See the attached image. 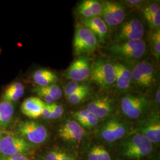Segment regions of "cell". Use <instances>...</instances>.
<instances>
[{
	"mask_svg": "<svg viewBox=\"0 0 160 160\" xmlns=\"http://www.w3.org/2000/svg\"><path fill=\"white\" fill-rule=\"evenodd\" d=\"M62 152L61 151H51L46 155L45 160H59Z\"/></svg>",
	"mask_w": 160,
	"mask_h": 160,
	"instance_id": "obj_33",
	"label": "cell"
},
{
	"mask_svg": "<svg viewBox=\"0 0 160 160\" xmlns=\"http://www.w3.org/2000/svg\"><path fill=\"white\" fill-rule=\"evenodd\" d=\"M159 10H160L159 2L147 3L146 5L143 6L142 8L143 17H145L146 20H147Z\"/></svg>",
	"mask_w": 160,
	"mask_h": 160,
	"instance_id": "obj_25",
	"label": "cell"
},
{
	"mask_svg": "<svg viewBox=\"0 0 160 160\" xmlns=\"http://www.w3.org/2000/svg\"><path fill=\"white\" fill-rule=\"evenodd\" d=\"M90 92V87L86 84L84 88L66 98L69 103L74 105L78 104L86 99L87 97L88 96Z\"/></svg>",
	"mask_w": 160,
	"mask_h": 160,
	"instance_id": "obj_22",
	"label": "cell"
},
{
	"mask_svg": "<svg viewBox=\"0 0 160 160\" xmlns=\"http://www.w3.org/2000/svg\"><path fill=\"white\" fill-rule=\"evenodd\" d=\"M125 2L126 4L132 7H141L143 4V1L141 0H128Z\"/></svg>",
	"mask_w": 160,
	"mask_h": 160,
	"instance_id": "obj_35",
	"label": "cell"
},
{
	"mask_svg": "<svg viewBox=\"0 0 160 160\" xmlns=\"http://www.w3.org/2000/svg\"><path fill=\"white\" fill-rule=\"evenodd\" d=\"M108 51L113 57L127 62H137L147 51L144 40H130L114 42L109 46Z\"/></svg>",
	"mask_w": 160,
	"mask_h": 160,
	"instance_id": "obj_1",
	"label": "cell"
},
{
	"mask_svg": "<svg viewBox=\"0 0 160 160\" xmlns=\"http://www.w3.org/2000/svg\"></svg>",
	"mask_w": 160,
	"mask_h": 160,
	"instance_id": "obj_40",
	"label": "cell"
},
{
	"mask_svg": "<svg viewBox=\"0 0 160 160\" xmlns=\"http://www.w3.org/2000/svg\"><path fill=\"white\" fill-rule=\"evenodd\" d=\"M14 113L12 103L6 100L0 102V128H6L12 122Z\"/></svg>",
	"mask_w": 160,
	"mask_h": 160,
	"instance_id": "obj_21",
	"label": "cell"
},
{
	"mask_svg": "<svg viewBox=\"0 0 160 160\" xmlns=\"http://www.w3.org/2000/svg\"><path fill=\"white\" fill-rule=\"evenodd\" d=\"M59 160H75L73 157H72L71 156H69L68 155L64 153V152H62L61 156L59 158Z\"/></svg>",
	"mask_w": 160,
	"mask_h": 160,
	"instance_id": "obj_37",
	"label": "cell"
},
{
	"mask_svg": "<svg viewBox=\"0 0 160 160\" xmlns=\"http://www.w3.org/2000/svg\"><path fill=\"white\" fill-rule=\"evenodd\" d=\"M149 106L148 97L143 94H127L120 100L122 113L131 119L140 118L147 112Z\"/></svg>",
	"mask_w": 160,
	"mask_h": 160,
	"instance_id": "obj_4",
	"label": "cell"
},
{
	"mask_svg": "<svg viewBox=\"0 0 160 160\" xmlns=\"http://www.w3.org/2000/svg\"><path fill=\"white\" fill-rule=\"evenodd\" d=\"M98 120L99 119L98 118L89 112L86 117L80 120L78 123L82 128L85 127L87 128H92L97 125L98 123Z\"/></svg>",
	"mask_w": 160,
	"mask_h": 160,
	"instance_id": "obj_28",
	"label": "cell"
},
{
	"mask_svg": "<svg viewBox=\"0 0 160 160\" xmlns=\"http://www.w3.org/2000/svg\"><path fill=\"white\" fill-rule=\"evenodd\" d=\"M45 104L39 97H29L22 103L21 111L23 114L29 118L36 119L42 116Z\"/></svg>",
	"mask_w": 160,
	"mask_h": 160,
	"instance_id": "obj_18",
	"label": "cell"
},
{
	"mask_svg": "<svg viewBox=\"0 0 160 160\" xmlns=\"http://www.w3.org/2000/svg\"><path fill=\"white\" fill-rule=\"evenodd\" d=\"M86 5L92 12V17H101L102 13V4L96 0H85Z\"/></svg>",
	"mask_w": 160,
	"mask_h": 160,
	"instance_id": "obj_26",
	"label": "cell"
},
{
	"mask_svg": "<svg viewBox=\"0 0 160 160\" xmlns=\"http://www.w3.org/2000/svg\"><path fill=\"white\" fill-rule=\"evenodd\" d=\"M132 83L138 90L149 92L157 82V72L153 62L149 60L138 61L132 69Z\"/></svg>",
	"mask_w": 160,
	"mask_h": 160,
	"instance_id": "obj_2",
	"label": "cell"
},
{
	"mask_svg": "<svg viewBox=\"0 0 160 160\" xmlns=\"http://www.w3.org/2000/svg\"><path fill=\"white\" fill-rule=\"evenodd\" d=\"M91 64L87 56H80L71 63L65 72V77L71 81L82 82L90 75Z\"/></svg>",
	"mask_w": 160,
	"mask_h": 160,
	"instance_id": "obj_11",
	"label": "cell"
},
{
	"mask_svg": "<svg viewBox=\"0 0 160 160\" xmlns=\"http://www.w3.org/2000/svg\"><path fill=\"white\" fill-rule=\"evenodd\" d=\"M30 148V144L16 133L4 132L0 141V158L26 154Z\"/></svg>",
	"mask_w": 160,
	"mask_h": 160,
	"instance_id": "obj_8",
	"label": "cell"
},
{
	"mask_svg": "<svg viewBox=\"0 0 160 160\" xmlns=\"http://www.w3.org/2000/svg\"><path fill=\"white\" fill-rule=\"evenodd\" d=\"M91 80L102 89L109 90L115 82V69L113 63L102 59L91 65Z\"/></svg>",
	"mask_w": 160,
	"mask_h": 160,
	"instance_id": "obj_3",
	"label": "cell"
},
{
	"mask_svg": "<svg viewBox=\"0 0 160 160\" xmlns=\"http://www.w3.org/2000/svg\"><path fill=\"white\" fill-rule=\"evenodd\" d=\"M145 33L142 22L138 18L129 19L120 24L114 34L115 42L141 40Z\"/></svg>",
	"mask_w": 160,
	"mask_h": 160,
	"instance_id": "obj_9",
	"label": "cell"
},
{
	"mask_svg": "<svg viewBox=\"0 0 160 160\" xmlns=\"http://www.w3.org/2000/svg\"><path fill=\"white\" fill-rule=\"evenodd\" d=\"M155 100L157 104H160V87H157V91L155 92Z\"/></svg>",
	"mask_w": 160,
	"mask_h": 160,
	"instance_id": "obj_38",
	"label": "cell"
},
{
	"mask_svg": "<svg viewBox=\"0 0 160 160\" xmlns=\"http://www.w3.org/2000/svg\"><path fill=\"white\" fill-rule=\"evenodd\" d=\"M88 160H98L97 157V146L92 148L88 153Z\"/></svg>",
	"mask_w": 160,
	"mask_h": 160,
	"instance_id": "obj_36",
	"label": "cell"
},
{
	"mask_svg": "<svg viewBox=\"0 0 160 160\" xmlns=\"http://www.w3.org/2000/svg\"><path fill=\"white\" fill-rule=\"evenodd\" d=\"M126 125L117 119H111L103 124L100 135L108 142H113L123 137L126 134Z\"/></svg>",
	"mask_w": 160,
	"mask_h": 160,
	"instance_id": "obj_12",
	"label": "cell"
},
{
	"mask_svg": "<svg viewBox=\"0 0 160 160\" xmlns=\"http://www.w3.org/2000/svg\"><path fill=\"white\" fill-rule=\"evenodd\" d=\"M86 84L80 83V82L71 81L68 83H67L64 87V94L65 97H68L69 96L72 94L84 88Z\"/></svg>",
	"mask_w": 160,
	"mask_h": 160,
	"instance_id": "obj_27",
	"label": "cell"
},
{
	"mask_svg": "<svg viewBox=\"0 0 160 160\" xmlns=\"http://www.w3.org/2000/svg\"><path fill=\"white\" fill-rule=\"evenodd\" d=\"M58 134L59 137L65 141L76 142L83 138L85 131L74 119H68L59 127Z\"/></svg>",
	"mask_w": 160,
	"mask_h": 160,
	"instance_id": "obj_14",
	"label": "cell"
},
{
	"mask_svg": "<svg viewBox=\"0 0 160 160\" xmlns=\"http://www.w3.org/2000/svg\"><path fill=\"white\" fill-rule=\"evenodd\" d=\"M115 69L116 87L119 92H126L132 83V69L124 63L116 62L113 63Z\"/></svg>",
	"mask_w": 160,
	"mask_h": 160,
	"instance_id": "obj_16",
	"label": "cell"
},
{
	"mask_svg": "<svg viewBox=\"0 0 160 160\" xmlns=\"http://www.w3.org/2000/svg\"><path fill=\"white\" fill-rule=\"evenodd\" d=\"M39 87L43 91L46 92L52 98H53L55 101L60 99L62 97V91L61 87L56 84Z\"/></svg>",
	"mask_w": 160,
	"mask_h": 160,
	"instance_id": "obj_24",
	"label": "cell"
},
{
	"mask_svg": "<svg viewBox=\"0 0 160 160\" xmlns=\"http://www.w3.org/2000/svg\"><path fill=\"white\" fill-rule=\"evenodd\" d=\"M33 80L37 86L45 87L56 84L58 78L57 75L49 69H39L33 73Z\"/></svg>",
	"mask_w": 160,
	"mask_h": 160,
	"instance_id": "obj_19",
	"label": "cell"
},
{
	"mask_svg": "<svg viewBox=\"0 0 160 160\" xmlns=\"http://www.w3.org/2000/svg\"><path fill=\"white\" fill-rule=\"evenodd\" d=\"M98 160H111L110 155L108 151L102 146H97Z\"/></svg>",
	"mask_w": 160,
	"mask_h": 160,
	"instance_id": "obj_32",
	"label": "cell"
},
{
	"mask_svg": "<svg viewBox=\"0 0 160 160\" xmlns=\"http://www.w3.org/2000/svg\"><path fill=\"white\" fill-rule=\"evenodd\" d=\"M73 49L76 55L90 53L97 49L98 41L90 30L83 25H77L73 39Z\"/></svg>",
	"mask_w": 160,
	"mask_h": 160,
	"instance_id": "obj_7",
	"label": "cell"
},
{
	"mask_svg": "<svg viewBox=\"0 0 160 160\" xmlns=\"http://www.w3.org/2000/svg\"><path fill=\"white\" fill-rule=\"evenodd\" d=\"M24 87L20 82H14L7 87L3 95V99L10 103L16 102L23 97Z\"/></svg>",
	"mask_w": 160,
	"mask_h": 160,
	"instance_id": "obj_20",
	"label": "cell"
},
{
	"mask_svg": "<svg viewBox=\"0 0 160 160\" xmlns=\"http://www.w3.org/2000/svg\"><path fill=\"white\" fill-rule=\"evenodd\" d=\"M16 132L28 143L33 144L43 143L48 137L45 126L32 120L20 122L16 126Z\"/></svg>",
	"mask_w": 160,
	"mask_h": 160,
	"instance_id": "obj_6",
	"label": "cell"
},
{
	"mask_svg": "<svg viewBox=\"0 0 160 160\" xmlns=\"http://www.w3.org/2000/svg\"><path fill=\"white\" fill-rule=\"evenodd\" d=\"M77 12L78 14L83 17V18H90L92 17V12L88 7L86 5L84 1H81L77 7Z\"/></svg>",
	"mask_w": 160,
	"mask_h": 160,
	"instance_id": "obj_29",
	"label": "cell"
},
{
	"mask_svg": "<svg viewBox=\"0 0 160 160\" xmlns=\"http://www.w3.org/2000/svg\"><path fill=\"white\" fill-rule=\"evenodd\" d=\"M3 134H4V132L2 131V130H1V129H0V141H1V138L2 137Z\"/></svg>",
	"mask_w": 160,
	"mask_h": 160,
	"instance_id": "obj_39",
	"label": "cell"
},
{
	"mask_svg": "<svg viewBox=\"0 0 160 160\" xmlns=\"http://www.w3.org/2000/svg\"><path fill=\"white\" fill-rule=\"evenodd\" d=\"M52 112V119H57L63 113V108L57 103L49 104Z\"/></svg>",
	"mask_w": 160,
	"mask_h": 160,
	"instance_id": "obj_30",
	"label": "cell"
},
{
	"mask_svg": "<svg viewBox=\"0 0 160 160\" xmlns=\"http://www.w3.org/2000/svg\"><path fill=\"white\" fill-rule=\"evenodd\" d=\"M152 148V143L147 138L136 132L125 142L123 155L129 159H139L148 155Z\"/></svg>",
	"mask_w": 160,
	"mask_h": 160,
	"instance_id": "obj_5",
	"label": "cell"
},
{
	"mask_svg": "<svg viewBox=\"0 0 160 160\" xmlns=\"http://www.w3.org/2000/svg\"><path fill=\"white\" fill-rule=\"evenodd\" d=\"M102 17L103 21L108 28H113L123 22L126 17L124 7L119 2L106 1L102 2Z\"/></svg>",
	"mask_w": 160,
	"mask_h": 160,
	"instance_id": "obj_10",
	"label": "cell"
},
{
	"mask_svg": "<svg viewBox=\"0 0 160 160\" xmlns=\"http://www.w3.org/2000/svg\"><path fill=\"white\" fill-rule=\"evenodd\" d=\"M42 116L46 119H52V112L49 104H45L42 113Z\"/></svg>",
	"mask_w": 160,
	"mask_h": 160,
	"instance_id": "obj_34",
	"label": "cell"
},
{
	"mask_svg": "<svg viewBox=\"0 0 160 160\" xmlns=\"http://www.w3.org/2000/svg\"><path fill=\"white\" fill-rule=\"evenodd\" d=\"M151 29L157 30L160 29V10L157 12L152 17H150L147 20Z\"/></svg>",
	"mask_w": 160,
	"mask_h": 160,
	"instance_id": "obj_31",
	"label": "cell"
},
{
	"mask_svg": "<svg viewBox=\"0 0 160 160\" xmlns=\"http://www.w3.org/2000/svg\"><path fill=\"white\" fill-rule=\"evenodd\" d=\"M86 109L98 119H102L109 116L113 112V102L109 96H98L89 102Z\"/></svg>",
	"mask_w": 160,
	"mask_h": 160,
	"instance_id": "obj_13",
	"label": "cell"
},
{
	"mask_svg": "<svg viewBox=\"0 0 160 160\" xmlns=\"http://www.w3.org/2000/svg\"><path fill=\"white\" fill-rule=\"evenodd\" d=\"M150 38V45L152 55L157 60L160 58V30H154Z\"/></svg>",
	"mask_w": 160,
	"mask_h": 160,
	"instance_id": "obj_23",
	"label": "cell"
},
{
	"mask_svg": "<svg viewBox=\"0 0 160 160\" xmlns=\"http://www.w3.org/2000/svg\"><path fill=\"white\" fill-rule=\"evenodd\" d=\"M139 133L147 138L151 143L160 141V120L158 115H153L137 129Z\"/></svg>",
	"mask_w": 160,
	"mask_h": 160,
	"instance_id": "obj_15",
	"label": "cell"
},
{
	"mask_svg": "<svg viewBox=\"0 0 160 160\" xmlns=\"http://www.w3.org/2000/svg\"><path fill=\"white\" fill-rule=\"evenodd\" d=\"M82 25L90 30L97 37L99 42H103L106 39L109 28L100 17H94L90 18H82Z\"/></svg>",
	"mask_w": 160,
	"mask_h": 160,
	"instance_id": "obj_17",
	"label": "cell"
}]
</instances>
